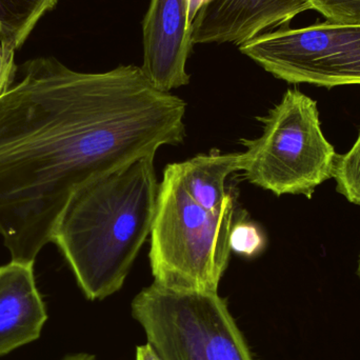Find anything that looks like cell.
I'll use <instances>...</instances> for the list:
<instances>
[{
	"mask_svg": "<svg viewBox=\"0 0 360 360\" xmlns=\"http://www.w3.org/2000/svg\"><path fill=\"white\" fill-rule=\"evenodd\" d=\"M230 247L233 252L245 257L259 255L266 247V237L257 224L239 218L231 231Z\"/></svg>",
	"mask_w": 360,
	"mask_h": 360,
	"instance_id": "cell-13",
	"label": "cell"
},
{
	"mask_svg": "<svg viewBox=\"0 0 360 360\" xmlns=\"http://www.w3.org/2000/svg\"><path fill=\"white\" fill-rule=\"evenodd\" d=\"M154 158L143 156L84 184L57 220L52 243L91 302L122 289L151 235L160 186Z\"/></svg>",
	"mask_w": 360,
	"mask_h": 360,
	"instance_id": "cell-2",
	"label": "cell"
},
{
	"mask_svg": "<svg viewBox=\"0 0 360 360\" xmlns=\"http://www.w3.org/2000/svg\"><path fill=\"white\" fill-rule=\"evenodd\" d=\"M135 360H162L154 350L153 347L147 342L143 346H139L135 353Z\"/></svg>",
	"mask_w": 360,
	"mask_h": 360,
	"instance_id": "cell-16",
	"label": "cell"
},
{
	"mask_svg": "<svg viewBox=\"0 0 360 360\" xmlns=\"http://www.w3.org/2000/svg\"><path fill=\"white\" fill-rule=\"evenodd\" d=\"M19 71L0 98V236L35 262L78 188L184 141L186 103L134 65L84 73L39 57Z\"/></svg>",
	"mask_w": 360,
	"mask_h": 360,
	"instance_id": "cell-1",
	"label": "cell"
},
{
	"mask_svg": "<svg viewBox=\"0 0 360 360\" xmlns=\"http://www.w3.org/2000/svg\"><path fill=\"white\" fill-rule=\"evenodd\" d=\"M245 156L241 153H220L212 150L182 162L166 167L188 196L210 211H220L234 196L226 190V181L233 173L243 171Z\"/></svg>",
	"mask_w": 360,
	"mask_h": 360,
	"instance_id": "cell-10",
	"label": "cell"
},
{
	"mask_svg": "<svg viewBox=\"0 0 360 360\" xmlns=\"http://www.w3.org/2000/svg\"><path fill=\"white\" fill-rule=\"evenodd\" d=\"M258 139L240 143L247 147L243 176L255 186L283 194L312 198L315 188L333 179L338 155L319 122L316 101L289 89L268 115Z\"/></svg>",
	"mask_w": 360,
	"mask_h": 360,
	"instance_id": "cell-4",
	"label": "cell"
},
{
	"mask_svg": "<svg viewBox=\"0 0 360 360\" xmlns=\"http://www.w3.org/2000/svg\"><path fill=\"white\" fill-rule=\"evenodd\" d=\"M131 311L162 360H254L218 292H179L153 283L135 296Z\"/></svg>",
	"mask_w": 360,
	"mask_h": 360,
	"instance_id": "cell-5",
	"label": "cell"
},
{
	"mask_svg": "<svg viewBox=\"0 0 360 360\" xmlns=\"http://www.w3.org/2000/svg\"><path fill=\"white\" fill-rule=\"evenodd\" d=\"M209 0H188V18L191 22H194L197 14L200 12L201 8H203Z\"/></svg>",
	"mask_w": 360,
	"mask_h": 360,
	"instance_id": "cell-17",
	"label": "cell"
},
{
	"mask_svg": "<svg viewBox=\"0 0 360 360\" xmlns=\"http://www.w3.org/2000/svg\"><path fill=\"white\" fill-rule=\"evenodd\" d=\"M145 75L162 92L186 86L192 50L188 0H151L143 25Z\"/></svg>",
	"mask_w": 360,
	"mask_h": 360,
	"instance_id": "cell-7",
	"label": "cell"
},
{
	"mask_svg": "<svg viewBox=\"0 0 360 360\" xmlns=\"http://www.w3.org/2000/svg\"><path fill=\"white\" fill-rule=\"evenodd\" d=\"M309 10L310 0H209L193 22L192 42L240 46Z\"/></svg>",
	"mask_w": 360,
	"mask_h": 360,
	"instance_id": "cell-8",
	"label": "cell"
},
{
	"mask_svg": "<svg viewBox=\"0 0 360 360\" xmlns=\"http://www.w3.org/2000/svg\"><path fill=\"white\" fill-rule=\"evenodd\" d=\"M46 321L34 262L11 259L0 266V357L37 340Z\"/></svg>",
	"mask_w": 360,
	"mask_h": 360,
	"instance_id": "cell-9",
	"label": "cell"
},
{
	"mask_svg": "<svg viewBox=\"0 0 360 360\" xmlns=\"http://www.w3.org/2000/svg\"><path fill=\"white\" fill-rule=\"evenodd\" d=\"M58 0H0V44L15 51L22 46L38 21Z\"/></svg>",
	"mask_w": 360,
	"mask_h": 360,
	"instance_id": "cell-11",
	"label": "cell"
},
{
	"mask_svg": "<svg viewBox=\"0 0 360 360\" xmlns=\"http://www.w3.org/2000/svg\"><path fill=\"white\" fill-rule=\"evenodd\" d=\"M313 10L334 23H360V0H310Z\"/></svg>",
	"mask_w": 360,
	"mask_h": 360,
	"instance_id": "cell-14",
	"label": "cell"
},
{
	"mask_svg": "<svg viewBox=\"0 0 360 360\" xmlns=\"http://www.w3.org/2000/svg\"><path fill=\"white\" fill-rule=\"evenodd\" d=\"M245 216L235 196L220 211L205 209L165 169L150 235L154 283L174 291L217 293L232 252L231 231Z\"/></svg>",
	"mask_w": 360,
	"mask_h": 360,
	"instance_id": "cell-3",
	"label": "cell"
},
{
	"mask_svg": "<svg viewBox=\"0 0 360 360\" xmlns=\"http://www.w3.org/2000/svg\"><path fill=\"white\" fill-rule=\"evenodd\" d=\"M357 274H359V276L360 278V255H359V268H357Z\"/></svg>",
	"mask_w": 360,
	"mask_h": 360,
	"instance_id": "cell-18",
	"label": "cell"
},
{
	"mask_svg": "<svg viewBox=\"0 0 360 360\" xmlns=\"http://www.w3.org/2000/svg\"><path fill=\"white\" fill-rule=\"evenodd\" d=\"M333 179L338 192L350 202L360 205V133L352 149L345 155H338Z\"/></svg>",
	"mask_w": 360,
	"mask_h": 360,
	"instance_id": "cell-12",
	"label": "cell"
},
{
	"mask_svg": "<svg viewBox=\"0 0 360 360\" xmlns=\"http://www.w3.org/2000/svg\"><path fill=\"white\" fill-rule=\"evenodd\" d=\"M18 67L15 63V51L0 44V98L12 88Z\"/></svg>",
	"mask_w": 360,
	"mask_h": 360,
	"instance_id": "cell-15",
	"label": "cell"
},
{
	"mask_svg": "<svg viewBox=\"0 0 360 360\" xmlns=\"http://www.w3.org/2000/svg\"><path fill=\"white\" fill-rule=\"evenodd\" d=\"M266 72L290 84H360V23H315L264 32L238 46Z\"/></svg>",
	"mask_w": 360,
	"mask_h": 360,
	"instance_id": "cell-6",
	"label": "cell"
}]
</instances>
